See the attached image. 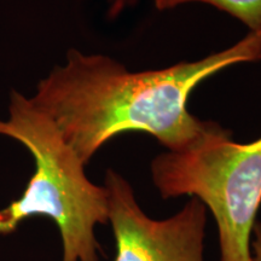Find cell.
Masks as SVG:
<instances>
[{
	"mask_svg": "<svg viewBox=\"0 0 261 261\" xmlns=\"http://www.w3.org/2000/svg\"><path fill=\"white\" fill-rule=\"evenodd\" d=\"M259 61L261 33L254 32L223 51L156 70L130 71L112 57L71 48L65 63L38 84L31 102L84 165L127 132L148 133L168 151H179L217 123L192 115L188 109L192 91L220 70Z\"/></svg>",
	"mask_w": 261,
	"mask_h": 261,
	"instance_id": "cell-1",
	"label": "cell"
},
{
	"mask_svg": "<svg viewBox=\"0 0 261 261\" xmlns=\"http://www.w3.org/2000/svg\"><path fill=\"white\" fill-rule=\"evenodd\" d=\"M9 119L0 135L17 140L31 152L35 169L18 200L0 210V234H10L34 215L57 225L62 261H99L98 225L108 224V195L85 173L84 162L31 98L12 91Z\"/></svg>",
	"mask_w": 261,
	"mask_h": 261,
	"instance_id": "cell-2",
	"label": "cell"
},
{
	"mask_svg": "<svg viewBox=\"0 0 261 261\" xmlns=\"http://www.w3.org/2000/svg\"><path fill=\"white\" fill-rule=\"evenodd\" d=\"M163 200L189 196L217 224L220 261H253L252 234L261 205V137L237 143L215 123L194 144L166 151L150 165Z\"/></svg>",
	"mask_w": 261,
	"mask_h": 261,
	"instance_id": "cell-3",
	"label": "cell"
},
{
	"mask_svg": "<svg viewBox=\"0 0 261 261\" xmlns=\"http://www.w3.org/2000/svg\"><path fill=\"white\" fill-rule=\"evenodd\" d=\"M103 187L115 240L113 261H205L208 211L202 202L191 197L177 213L155 219L121 173L108 169Z\"/></svg>",
	"mask_w": 261,
	"mask_h": 261,
	"instance_id": "cell-4",
	"label": "cell"
},
{
	"mask_svg": "<svg viewBox=\"0 0 261 261\" xmlns=\"http://www.w3.org/2000/svg\"><path fill=\"white\" fill-rule=\"evenodd\" d=\"M189 3L214 6L242 22L249 32L261 33V0H155V6L160 11H165Z\"/></svg>",
	"mask_w": 261,
	"mask_h": 261,
	"instance_id": "cell-5",
	"label": "cell"
},
{
	"mask_svg": "<svg viewBox=\"0 0 261 261\" xmlns=\"http://www.w3.org/2000/svg\"><path fill=\"white\" fill-rule=\"evenodd\" d=\"M252 257L253 261H261V221H256L252 234Z\"/></svg>",
	"mask_w": 261,
	"mask_h": 261,
	"instance_id": "cell-6",
	"label": "cell"
}]
</instances>
